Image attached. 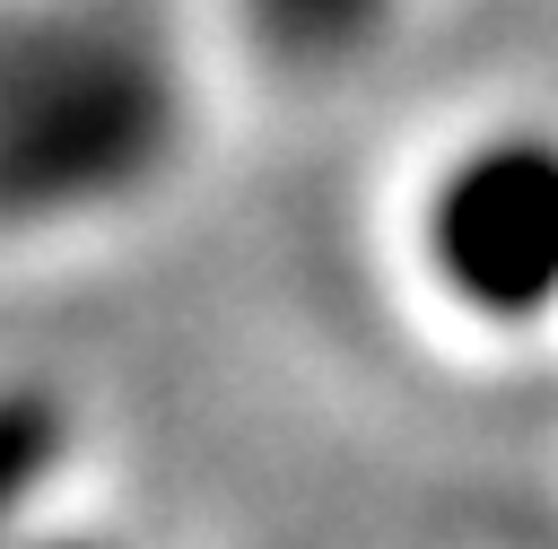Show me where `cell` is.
I'll return each mask as SVG.
<instances>
[{
	"label": "cell",
	"instance_id": "cell-2",
	"mask_svg": "<svg viewBox=\"0 0 558 549\" xmlns=\"http://www.w3.org/2000/svg\"><path fill=\"white\" fill-rule=\"evenodd\" d=\"M418 261L488 331H523L558 305V139L497 131L471 139L418 209Z\"/></svg>",
	"mask_w": 558,
	"mask_h": 549
},
{
	"label": "cell",
	"instance_id": "cell-3",
	"mask_svg": "<svg viewBox=\"0 0 558 549\" xmlns=\"http://www.w3.org/2000/svg\"><path fill=\"white\" fill-rule=\"evenodd\" d=\"M384 9L392 0H244V26L279 70H340L375 44Z\"/></svg>",
	"mask_w": 558,
	"mask_h": 549
},
{
	"label": "cell",
	"instance_id": "cell-4",
	"mask_svg": "<svg viewBox=\"0 0 558 549\" xmlns=\"http://www.w3.org/2000/svg\"><path fill=\"white\" fill-rule=\"evenodd\" d=\"M35 549H96V540H35Z\"/></svg>",
	"mask_w": 558,
	"mask_h": 549
},
{
	"label": "cell",
	"instance_id": "cell-1",
	"mask_svg": "<svg viewBox=\"0 0 558 549\" xmlns=\"http://www.w3.org/2000/svg\"><path fill=\"white\" fill-rule=\"evenodd\" d=\"M183 78L140 0H17L0 35V183L17 227L96 218L157 183Z\"/></svg>",
	"mask_w": 558,
	"mask_h": 549
}]
</instances>
